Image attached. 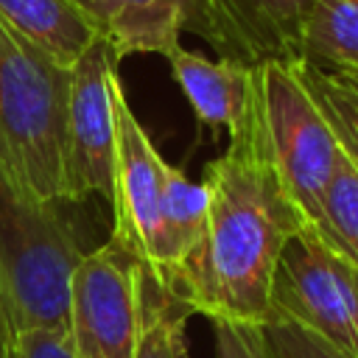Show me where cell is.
Masks as SVG:
<instances>
[{"label":"cell","instance_id":"cell-1","mask_svg":"<svg viewBox=\"0 0 358 358\" xmlns=\"http://www.w3.org/2000/svg\"><path fill=\"white\" fill-rule=\"evenodd\" d=\"M229 145L204 168L207 235L199 257L173 291L190 313L210 322L260 327L285 246L305 229L274 168L260 87L249 70L241 115L227 129Z\"/></svg>","mask_w":358,"mask_h":358},{"label":"cell","instance_id":"cell-2","mask_svg":"<svg viewBox=\"0 0 358 358\" xmlns=\"http://www.w3.org/2000/svg\"><path fill=\"white\" fill-rule=\"evenodd\" d=\"M70 70L0 20V165L36 199L67 201Z\"/></svg>","mask_w":358,"mask_h":358},{"label":"cell","instance_id":"cell-3","mask_svg":"<svg viewBox=\"0 0 358 358\" xmlns=\"http://www.w3.org/2000/svg\"><path fill=\"white\" fill-rule=\"evenodd\" d=\"M84 252L70 227L0 165V291L14 336L67 330L70 274Z\"/></svg>","mask_w":358,"mask_h":358},{"label":"cell","instance_id":"cell-4","mask_svg":"<svg viewBox=\"0 0 358 358\" xmlns=\"http://www.w3.org/2000/svg\"><path fill=\"white\" fill-rule=\"evenodd\" d=\"M255 73L277 176L285 196L305 218V227H313L336 171L338 143L299 81L294 62L257 64Z\"/></svg>","mask_w":358,"mask_h":358},{"label":"cell","instance_id":"cell-5","mask_svg":"<svg viewBox=\"0 0 358 358\" xmlns=\"http://www.w3.org/2000/svg\"><path fill=\"white\" fill-rule=\"evenodd\" d=\"M143 274V266L112 241L78 257L67 291V336L76 358H137Z\"/></svg>","mask_w":358,"mask_h":358},{"label":"cell","instance_id":"cell-6","mask_svg":"<svg viewBox=\"0 0 358 358\" xmlns=\"http://www.w3.org/2000/svg\"><path fill=\"white\" fill-rule=\"evenodd\" d=\"M115 120V176H112V243L145 268V277L162 285V165L154 140L129 106L120 76L109 78Z\"/></svg>","mask_w":358,"mask_h":358},{"label":"cell","instance_id":"cell-7","mask_svg":"<svg viewBox=\"0 0 358 358\" xmlns=\"http://www.w3.org/2000/svg\"><path fill=\"white\" fill-rule=\"evenodd\" d=\"M271 310L294 319L344 358H358V271L308 227L280 257Z\"/></svg>","mask_w":358,"mask_h":358},{"label":"cell","instance_id":"cell-8","mask_svg":"<svg viewBox=\"0 0 358 358\" xmlns=\"http://www.w3.org/2000/svg\"><path fill=\"white\" fill-rule=\"evenodd\" d=\"M120 56L101 36L90 42L70 70L67 95V201L87 196L112 199L115 176V120L109 78Z\"/></svg>","mask_w":358,"mask_h":358},{"label":"cell","instance_id":"cell-9","mask_svg":"<svg viewBox=\"0 0 358 358\" xmlns=\"http://www.w3.org/2000/svg\"><path fill=\"white\" fill-rule=\"evenodd\" d=\"M310 0H187L185 28L246 67L299 62Z\"/></svg>","mask_w":358,"mask_h":358},{"label":"cell","instance_id":"cell-10","mask_svg":"<svg viewBox=\"0 0 358 358\" xmlns=\"http://www.w3.org/2000/svg\"><path fill=\"white\" fill-rule=\"evenodd\" d=\"M101 39L123 59L131 53L168 56L179 48L187 0H70Z\"/></svg>","mask_w":358,"mask_h":358},{"label":"cell","instance_id":"cell-11","mask_svg":"<svg viewBox=\"0 0 358 358\" xmlns=\"http://www.w3.org/2000/svg\"><path fill=\"white\" fill-rule=\"evenodd\" d=\"M173 78L190 101L196 117L213 131L229 129L241 115L249 92V70L235 59H207L196 50L173 48L168 56Z\"/></svg>","mask_w":358,"mask_h":358},{"label":"cell","instance_id":"cell-12","mask_svg":"<svg viewBox=\"0 0 358 358\" xmlns=\"http://www.w3.org/2000/svg\"><path fill=\"white\" fill-rule=\"evenodd\" d=\"M0 20L64 70H73L98 36L70 0H0Z\"/></svg>","mask_w":358,"mask_h":358},{"label":"cell","instance_id":"cell-13","mask_svg":"<svg viewBox=\"0 0 358 358\" xmlns=\"http://www.w3.org/2000/svg\"><path fill=\"white\" fill-rule=\"evenodd\" d=\"M299 62L322 70H358V0H310Z\"/></svg>","mask_w":358,"mask_h":358},{"label":"cell","instance_id":"cell-14","mask_svg":"<svg viewBox=\"0 0 358 358\" xmlns=\"http://www.w3.org/2000/svg\"><path fill=\"white\" fill-rule=\"evenodd\" d=\"M333 255L358 271V168L341 154L324 190L319 221L308 227Z\"/></svg>","mask_w":358,"mask_h":358},{"label":"cell","instance_id":"cell-15","mask_svg":"<svg viewBox=\"0 0 358 358\" xmlns=\"http://www.w3.org/2000/svg\"><path fill=\"white\" fill-rule=\"evenodd\" d=\"M145 271V268H143ZM187 305L143 274V333L137 358H187Z\"/></svg>","mask_w":358,"mask_h":358},{"label":"cell","instance_id":"cell-16","mask_svg":"<svg viewBox=\"0 0 358 358\" xmlns=\"http://www.w3.org/2000/svg\"><path fill=\"white\" fill-rule=\"evenodd\" d=\"M294 70L324 115L341 154L358 168V92L338 81L330 70L313 67L308 62H294Z\"/></svg>","mask_w":358,"mask_h":358},{"label":"cell","instance_id":"cell-17","mask_svg":"<svg viewBox=\"0 0 358 358\" xmlns=\"http://www.w3.org/2000/svg\"><path fill=\"white\" fill-rule=\"evenodd\" d=\"M260 333H263V341L271 358H344L327 341H322L319 336L296 324L294 319L274 313V310L260 324Z\"/></svg>","mask_w":358,"mask_h":358},{"label":"cell","instance_id":"cell-18","mask_svg":"<svg viewBox=\"0 0 358 358\" xmlns=\"http://www.w3.org/2000/svg\"><path fill=\"white\" fill-rule=\"evenodd\" d=\"M215 336V358H271L260 327L213 322Z\"/></svg>","mask_w":358,"mask_h":358},{"label":"cell","instance_id":"cell-19","mask_svg":"<svg viewBox=\"0 0 358 358\" xmlns=\"http://www.w3.org/2000/svg\"><path fill=\"white\" fill-rule=\"evenodd\" d=\"M14 358H76L67 330H22L14 336Z\"/></svg>","mask_w":358,"mask_h":358},{"label":"cell","instance_id":"cell-20","mask_svg":"<svg viewBox=\"0 0 358 358\" xmlns=\"http://www.w3.org/2000/svg\"><path fill=\"white\" fill-rule=\"evenodd\" d=\"M11 352H14V330H11L6 299H3V291H0V358H11Z\"/></svg>","mask_w":358,"mask_h":358},{"label":"cell","instance_id":"cell-21","mask_svg":"<svg viewBox=\"0 0 358 358\" xmlns=\"http://www.w3.org/2000/svg\"><path fill=\"white\" fill-rule=\"evenodd\" d=\"M330 73H333V70H330ZM333 76H336L338 81H344L350 90H355V92H358V70H336Z\"/></svg>","mask_w":358,"mask_h":358},{"label":"cell","instance_id":"cell-22","mask_svg":"<svg viewBox=\"0 0 358 358\" xmlns=\"http://www.w3.org/2000/svg\"><path fill=\"white\" fill-rule=\"evenodd\" d=\"M11 358H14V352H11Z\"/></svg>","mask_w":358,"mask_h":358}]
</instances>
